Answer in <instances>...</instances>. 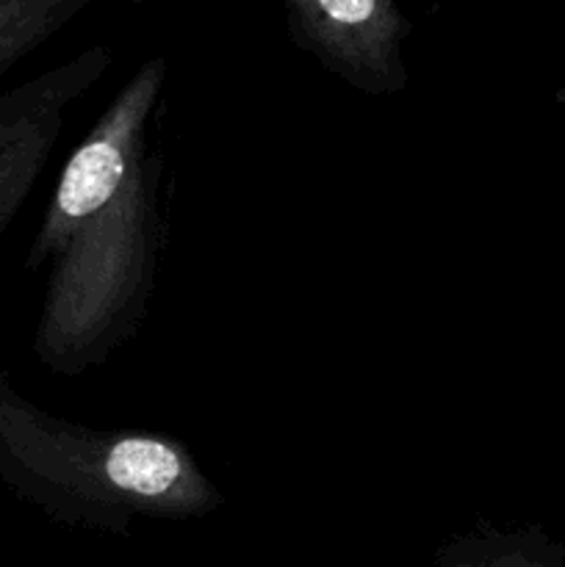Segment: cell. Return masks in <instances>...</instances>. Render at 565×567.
Returning a JSON list of instances; mask_svg holds the SVG:
<instances>
[{"mask_svg": "<svg viewBox=\"0 0 565 567\" xmlns=\"http://www.w3.org/2000/svg\"><path fill=\"white\" fill-rule=\"evenodd\" d=\"M28 22L31 20H28L22 6L0 3V64H3L11 50L22 44V33H25Z\"/></svg>", "mask_w": 565, "mask_h": 567, "instance_id": "obj_3", "label": "cell"}, {"mask_svg": "<svg viewBox=\"0 0 565 567\" xmlns=\"http://www.w3.org/2000/svg\"><path fill=\"white\" fill-rule=\"evenodd\" d=\"M122 153L109 138H94L83 144L72 155L70 166L61 177L59 194H55V208L66 219H81L94 214L111 194L116 192L122 181Z\"/></svg>", "mask_w": 565, "mask_h": 567, "instance_id": "obj_1", "label": "cell"}, {"mask_svg": "<svg viewBox=\"0 0 565 567\" xmlns=\"http://www.w3.org/2000/svg\"><path fill=\"white\" fill-rule=\"evenodd\" d=\"M111 482L138 496L166 493L181 476V460L158 441H122L105 463Z\"/></svg>", "mask_w": 565, "mask_h": 567, "instance_id": "obj_2", "label": "cell"}, {"mask_svg": "<svg viewBox=\"0 0 565 567\" xmlns=\"http://www.w3.org/2000/svg\"><path fill=\"white\" fill-rule=\"evenodd\" d=\"M319 9L336 22H352V25H358V22H366L369 17H374L377 6L371 0H321Z\"/></svg>", "mask_w": 565, "mask_h": 567, "instance_id": "obj_4", "label": "cell"}]
</instances>
